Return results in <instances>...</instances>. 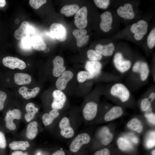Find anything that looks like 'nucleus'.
<instances>
[{
    "mask_svg": "<svg viewBox=\"0 0 155 155\" xmlns=\"http://www.w3.org/2000/svg\"><path fill=\"white\" fill-rule=\"evenodd\" d=\"M132 69L133 72L140 74L141 79L142 81H144L147 79L150 72L147 63L142 61L135 62L133 66Z\"/></svg>",
    "mask_w": 155,
    "mask_h": 155,
    "instance_id": "11",
    "label": "nucleus"
},
{
    "mask_svg": "<svg viewBox=\"0 0 155 155\" xmlns=\"http://www.w3.org/2000/svg\"><path fill=\"white\" fill-rule=\"evenodd\" d=\"M49 50H50L49 48L47 47H46V48H45V49L44 51L45 53H47L49 51Z\"/></svg>",
    "mask_w": 155,
    "mask_h": 155,
    "instance_id": "54",
    "label": "nucleus"
},
{
    "mask_svg": "<svg viewBox=\"0 0 155 155\" xmlns=\"http://www.w3.org/2000/svg\"><path fill=\"white\" fill-rule=\"evenodd\" d=\"M102 68V64L98 61H88L85 65L86 70L93 74L94 77L100 74Z\"/></svg>",
    "mask_w": 155,
    "mask_h": 155,
    "instance_id": "19",
    "label": "nucleus"
},
{
    "mask_svg": "<svg viewBox=\"0 0 155 155\" xmlns=\"http://www.w3.org/2000/svg\"><path fill=\"white\" fill-rule=\"evenodd\" d=\"M37 126L38 123L35 121L28 124L26 130V135L28 138L32 139L36 136L38 132Z\"/></svg>",
    "mask_w": 155,
    "mask_h": 155,
    "instance_id": "25",
    "label": "nucleus"
},
{
    "mask_svg": "<svg viewBox=\"0 0 155 155\" xmlns=\"http://www.w3.org/2000/svg\"><path fill=\"white\" fill-rule=\"evenodd\" d=\"M79 9V6L76 4L64 6L61 10V13L67 17L72 16L75 14Z\"/></svg>",
    "mask_w": 155,
    "mask_h": 155,
    "instance_id": "24",
    "label": "nucleus"
},
{
    "mask_svg": "<svg viewBox=\"0 0 155 155\" xmlns=\"http://www.w3.org/2000/svg\"><path fill=\"white\" fill-rule=\"evenodd\" d=\"M87 9L86 6L79 9L75 13L74 17V24L79 29H83L87 26Z\"/></svg>",
    "mask_w": 155,
    "mask_h": 155,
    "instance_id": "7",
    "label": "nucleus"
},
{
    "mask_svg": "<svg viewBox=\"0 0 155 155\" xmlns=\"http://www.w3.org/2000/svg\"><path fill=\"white\" fill-rule=\"evenodd\" d=\"M148 24L146 21L141 20L133 24L130 28L131 31L134 34V37L137 40H142L147 33Z\"/></svg>",
    "mask_w": 155,
    "mask_h": 155,
    "instance_id": "3",
    "label": "nucleus"
},
{
    "mask_svg": "<svg viewBox=\"0 0 155 155\" xmlns=\"http://www.w3.org/2000/svg\"><path fill=\"white\" fill-rule=\"evenodd\" d=\"M132 141L135 143H137L138 142V140L136 137L133 138L132 139Z\"/></svg>",
    "mask_w": 155,
    "mask_h": 155,
    "instance_id": "53",
    "label": "nucleus"
},
{
    "mask_svg": "<svg viewBox=\"0 0 155 155\" xmlns=\"http://www.w3.org/2000/svg\"><path fill=\"white\" fill-rule=\"evenodd\" d=\"M92 73L87 71H81L77 75V80L80 83H83L85 81L92 79L94 78Z\"/></svg>",
    "mask_w": 155,
    "mask_h": 155,
    "instance_id": "29",
    "label": "nucleus"
},
{
    "mask_svg": "<svg viewBox=\"0 0 155 155\" xmlns=\"http://www.w3.org/2000/svg\"><path fill=\"white\" fill-rule=\"evenodd\" d=\"M6 146V142L4 135L0 131V148H5Z\"/></svg>",
    "mask_w": 155,
    "mask_h": 155,
    "instance_id": "41",
    "label": "nucleus"
},
{
    "mask_svg": "<svg viewBox=\"0 0 155 155\" xmlns=\"http://www.w3.org/2000/svg\"><path fill=\"white\" fill-rule=\"evenodd\" d=\"M87 55L88 58L90 61H98L102 58V55L96 50L90 49L87 52Z\"/></svg>",
    "mask_w": 155,
    "mask_h": 155,
    "instance_id": "31",
    "label": "nucleus"
},
{
    "mask_svg": "<svg viewBox=\"0 0 155 155\" xmlns=\"http://www.w3.org/2000/svg\"><path fill=\"white\" fill-rule=\"evenodd\" d=\"M100 29L105 32H108L112 29L113 17L111 13L109 11L103 13L100 15Z\"/></svg>",
    "mask_w": 155,
    "mask_h": 155,
    "instance_id": "13",
    "label": "nucleus"
},
{
    "mask_svg": "<svg viewBox=\"0 0 155 155\" xmlns=\"http://www.w3.org/2000/svg\"><path fill=\"white\" fill-rule=\"evenodd\" d=\"M52 155H65V154L63 151L60 150L55 152Z\"/></svg>",
    "mask_w": 155,
    "mask_h": 155,
    "instance_id": "49",
    "label": "nucleus"
},
{
    "mask_svg": "<svg viewBox=\"0 0 155 155\" xmlns=\"http://www.w3.org/2000/svg\"><path fill=\"white\" fill-rule=\"evenodd\" d=\"M127 126L130 129L140 133L142 129V125L141 122L137 118H133L127 123Z\"/></svg>",
    "mask_w": 155,
    "mask_h": 155,
    "instance_id": "27",
    "label": "nucleus"
},
{
    "mask_svg": "<svg viewBox=\"0 0 155 155\" xmlns=\"http://www.w3.org/2000/svg\"><path fill=\"white\" fill-rule=\"evenodd\" d=\"M35 30L30 25L29 23L24 21L15 31L14 36L16 40H20L27 37H32L35 34Z\"/></svg>",
    "mask_w": 155,
    "mask_h": 155,
    "instance_id": "1",
    "label": "nucleus"
},
{
    "mask_svg": "<svg viewBox=\"0 0 155 155\" xmlns=\"http://www.w3.org/2000/svg\"><path fill=\"white\" fill-rule=\"evenodd\" d=\"M28 89L26 86H23L20 88L19 89V92L23 97L26 99H29L31 97L30 92L28 91Z\"/></svg>",
    "mask_w": 155,
    "mask_h": 155,
    "instance_id": "35",
    "label": "nucleus"
},
{
    "mask_svg": "<svg viewBox=\"0 0 155 155\" xmlns=\"http://www.w3.org/2000/svg\"><path fill=\"white\" fill-rule=\"evenodd\" d=\"M152 154L153 155H155V150H154L152 151Z\"/></svg>",
    "mask_w": 155,
    "mask_h": 155,
    "instance_id": "56",
    "label": "nucleus"
},
{
    "mask_svg": "<svg viewBox=\"0 0 155 155\" xmlns=\"http://www.w3.org/2000/svg\"><path fill=\"white\" fill-rule=\"evenodd\" d=\"M22 40H23L22 43L23 46L27 48L30 47L31 45V38L27 37Z\"/></svg>",
    "mask_w": 155,
    "mask_h": 155,
    "instance_id": "45",
    "label": "nucleus"
},
{
    "mask_svg": "<svg viewBox=\"0 0 155 155\" xmlns=\"http://www.w3.org/2000/svg\"><path fill=\"white\" fill-rule=\"evenodd\" d=\"M73 73L69 71H65L57 80L55 86L60 90H63L66 88L67 84L73 78Z\"/></svg>",
    "mask_w": 155,
    "mask_h": 155,
    "instance_id": "15",
    "label": "nucleus"
},
{
    "mask_svg": "<svg viewBox=\"0 0 155 155\" xmlns=\"http://www.w3.org/2000/svg\"><path fill=\"white\" fill-rule=\"evenodd\" d=\"M15 83L19 85L29 84L31 81V78L29 74L21 73H16L14 75Z\"/></svg>",
    "mask_w": 155,
    "mask_h": 155,
    "instance_id": "22",
    "label": "nucleus"
},
{
    "mask_svg": "<svg viewBox=\"0 0 155 155\" xmlns=\"http://www.w3.org/2000/svg\"><path fill=\"white\" fill-rule=\"evenodd\" d=\"M90 140V137L88 134L86 133L79 134L72 141L69 146L70 150L73 152H77L82 146L88 143Z\"/></svg>",
    "mask_w": 155,
    "mask_h": 155,
    "instance_id": "4",
    "label": "nucleus"
},
{
    "mask_svg": "<svg viewBox=\"0 0 155 155\" xmlns=\"http://www.w3.org/2000/svg\"><path fill=\"white\" fill-rule=\"evenodd\" d=\"M53 74L55 77H59L66 70V68L64 66V59L62 57L57 56L53 60Z\"/></svg>",
    "mask_w": 155,
    "mask_h": 155,
    "instance_id": "16",
    "label": "nucleus"
},
{
    "mask_svg": "<svg viewBox=\"0 0 155 155\" xmlns=\"http://www.w3.org/2000/svg\"><path fill=\"white\" fill-rule=\"evenodd\" d=\"M111 94L119 98L123 102L129 98L130 93L127 87L122 83H117L113 85L110 89Z\"/></svg>",
    "mask_w": 155,
    "mask_h": 155,
    "instance_id": "2",
    "label": "nucleus"
},
{
    "mask_svg": "<svg viewBox=\"0 0 155 155\" xmlns=\"http://www.w3.org/2000/svg\"><path fill=\"white\" fill-rule=\"evenodd\" d=\"M155 98V93L154 92H152L150 94L148 98L151 102L153 101Z\"/></svg>",
    "mask_w": 155,
    "mask_h": 155,
    "instance_id": "51",
    "label": "nucleus"
},
{
    "mask_svg": "<svg viewBox=\"0 0 155 155\" xmlns=\"http://www.w3.org/2000/svg\"><path fill=\"white\" fill-rule=\"evenodd\" d=\"M97 104L94 102H88L84 106L82 111L84 118L87 121H91L93 119L97 113Z\"/></svg>",
    "mask_w": 155,
    "mask_h": 155,
    "instance_id": "12",
    "label": "nucleus"
},
{
    "mask_svg": "<svg viewBox=\"0 0 155 155\" xmlns=\"http://www.w3.org/2000/svg\"><path fill=\"white\" fill-rule=\"evenodd\" d=\"M150 138L147 141L146 145L149 148H152L155 146V132H152L150 134Z\"/></svg>",
    "mask_w": 155,
    "mask_h": 155,
    "instance_id": "38",
    "label": "nucleus"
},
{
    "mask_svg": "<svg viewBox=\"0 0 155 155\" xmlns=\"http://www.w3.org/2000/svg\"><path fill=\"white\" fill-rule=\"evenodd\" d=\"M40 90V88L38 87H36L31 90L30 92L31 97L34 98L38 93Z\"/></svg>",
    "mask_w": 155,
    "mask_h": 155,
    "instance_id": "47",
    "label": "nucleus"
},
{
    "mask_svg": "<svg viewBox=\"0 0 155 155\" xmlns=\"http://www.w3.org/2000/svg\"><path fill=\"white\" fill-rule=\"evenodd\" d=\"M49 114L55 119L57 117L59 114V112L57 110L53 109L51 111Z\"/></svg>",
    "mask_w": 155,
    "mask_h": 155,
    "instance_id": "48",
    "label": "nucleus"
},
{
    "mask_svg": "<svg viewBox=\"0 0 155 155\" xmlns=\"http://www.w3.org/2000/svg\"><path fill=\"white\" fill-rule=\"evenodd\" d=\"M117 13L120 17L125 19L131 20L135 16L133 6L129 3H126L123 6H120L117 9Z\"/></svg>",
    "mask_w": 155,
    "mask_h": 155,
    "instance_id": "14",
    "label": "nucleus"
},
{
    "mask_svg": "<svg viewBox=\"0 0 155 155\" xmlns=\"http://www.w3.org/2000/svg\"><path fill=\"white\" fill-rule=\"evenodd\" d=\"M31 45L33 49L38 51H44L46 45L42 38L38 35L31 38Z\"/></svg>",
    "mask_w": 155,
    "mask_h": 155,
    "instance_id": "23",
    "label": "nucleus"
},
{
    "mask_svg": "<svg viewBox=\"0 0 155 155\" xmlns=\"http://www.w3.org/2000/svg\"><path fill=\"white\" fill-rule=\"evenodd\" d=\"M29 146V144L28 142L23 141H14L9 144V147L14 150L20 149L25 150Z\"/></svg>",
    "mask_w": 155,
    "mask_h": 155,
    "instance_id": "26",
    "label": "nucleus"
},
{
    "mask_svg": "<svg viewBox=\"0 0 155 155\" xmlns=\"http://www.w3.org/2000/svg\"><path fill=\"white\" fill-rule=\"evenodd\" d=\"M87 33V30L85 29H75L73 31V34L76 40L77 46L81 47L87 43L89 37L88 35H86Z\"/></svg>",
    "mask_w": 155,
    "mask_h": 155,
    "instance_id": "17",
    "label": "nucleus"
},
{
    "mask_svg": "<svg viewBox=\"0 0 155 155\" xmlns=\"http://www.w3.org/2000/svg\"><path fill=\"white\" fill-rule=\"evenodd\" d=\"M148 121L153 125L155 123V115L152 113L146 114L145 115Z\"/></svg>",
    "mask_w": 155,
    "mask_h": 155,
    "instance_id": "43",
    "label": "nucleus"
},
{
    "mask_svg": "<svg viewBox=\"0 0 155 155\" xmlns=\"http://www.w3.org/2000/svg\"><path fill=\"white\" fill-rule=\"evenodd\" d=\"M13 119L11 111H9L7 112L5 117V126L7 129L12 130L16 129V125L13 122Z\"/></svg>",
    "mask_w": 155,
    "mask_h": 155,
    "instance_id": "30",
    "label": "nucleus"
},
{
    "mask_svg": "<svg viewBox=\"0 0 155 155\" xmlns=\"http://www.w3.org/2000/svg\"><path fill=\"white\" fill-rule=\"evenodd\" d=\"M11 155H29L26 153H24L21 151H15L13 152Z\"/></svg>",
    "mask_w": 155,
    "mask_h": 155,
    "instance_id": "50",
    "label": "nucleus"
},
{
    "mask_svg": "<svg viewBox=\"0 0 155 155\" xmlns=\"http://www.w3.org/2000/svg\"><path fill=\"white\" fill-rule=\"evenodd\" d=\"M6 4V1L5 0H0V7H4Z\"/></svg>",
    "mask_w": 155,
    "mask_h": 155,
    "instance_id": "52",
    "label": "nucleus"
},
{
    "mask_svg": "<svg viewBox=\"0 0 155 155\" xmlns=\"http://www.w3.org/2000/svg\"><path fill=\"white\" fill-rule=\"evenodd\" d=\"M36 113L34 112L27 113L24 116V118L27 122L30 121L34 117Z\"/></svg>",
    "mask_w": 155,
    "mask_h": 155,
    "instance_id": "46",
    "label": "nucleus"
},
{
    "mask_svg": "<svg viewBox=\"0 0 155 155\" xmlns=\"http://www.w3.org/2000/svg\"><path fill=\"white\" fill-rule=\"evenodd\" d=\"M94 155H110V152L107 148H104L95 152Z\"/></svg>",
    "mask_w": 155,
    "mask_h": 155,
    "instance_id": "42",
    "label": "nucleus"
},
{
    "mask_svg": "<svg viewBox=\"0 0 155 155\" xmlns=\"http://www.w3.org/2000/svg\"><path fill=\"white\" fill-rule=\"evenodd\" d=\"M36 155H41V153L40 152L38 153Z\"/></svg>",
    "mask_w": 155,
    "mask_h": 155,
    "instance_id": "57",
    "label": "nucleus"
},
{
    "mask_svg": "<svg viewBox=\"0 0 155 155\" xmlns=\"http://www.w3.org/2000/svg\"><path fill=\"white\" fill-rule=\"evenodd\" d=\"M59 127L61 129L60 134L63 137L69 138L74 135V130L71 127L67 117H65L62 119L59 123Z\"/></svg>",
    "mask_w": 155,
    "mask_h": 155,
    "instance_id": "10",
    "label": "nucleus"
},
{
    "mask_svg": "<svg viewBox=\"0 0 155 155\" xmlns=\"http://www.w3.org/2000/svg\"><path fill=\"white\" fill-rule=\"evenodd\" d=\"M115 50L114 44L110 43L106 45L98 44L95 47V50L102 55L105 57L110 56L113 53Z\"/></svg>",
    "mask_w": 155,
    "mask_h": 155,
    "instance_id": "20",
    "label": "nucleus"
},
{
    "mask_svg": "<svg viewBox=\"0 0 155 155\" xmlns=\"http://www.w3.org/2000/svg\"><path fill=\"white\" fill-rule=\"evenodd\" d=\"M12 116L14 119H19L21 117V113L18 109H14L11 111Z\"/></svg>",
    "mask_w": 155,
    "mask_h": 155,
    "instance_id": "44",
    "label": "nucleus"
},
{
    "mask_svg": "<svg viewBox=\"0 0 155 155\" xmlns=\"http://www.w3.org/2000/svg\"><path fill=\"white\" fill-rule=\"evenodd\" d=\"M117 144L119 148L122 151L129 150L133 148L132 145L130 142L123 137H120L118 138Z\"/></svg>",
    "mask_w": 155,
    "mask_h": 155,
    "instance_id": "28",
    "label": "nucleus"
},
{
    "mask_svg": "<svg viewBox=\"0 0 155 155\" xmlns=\"http://www.w3.org/2000/svg\"><path fill=\"white\" fill-rule=\"evenodd\" d=\"M7 97L6 93L0 90V111L2 110L4 107V104Z\"/></svg>",
    "mask_w": 155,
    "mask_h": 155,
    "instance_id": "40",
    "label": "nucleus"
},
{
    "mask_svg": "<svg viewBox=\"0 0 155 155\" xmlns=\"http://www.w3.org/2000/svg\"><path fill=\"white\" fill-rule=\"evenodd\" d=\"M25 109L27 113L34 112L36 113L38 111V108L35 107L34 104L31 102L28 103L26 105Z\"/></svg>",
    "mask_w": 155,
    "mask_h": 155,
    "instance_id": "39",
    "label": "nucleus"
},
{
    "mask_svg": "<svg viewBox=\"0 0 155 155\" xmlns=\"http://www.w3.org/2000/svg\"><path fill=\"white\" fill-rule=\"evenodd\" d=\"M94 1L98 7L102 9H106L110 3L109 0H94Z\"/></svg>",
    "mask_w": 155,
    "mask_h": 155,
    "instance_id": "33",
    "label": "nucleus"
},
{
    "mask_svg": "<svg viewBox=\"0 0 155 155\" xmlns=\"http://www.w3.org/2000/svg\"><path fill=\"white\" fill-rule=\"evenodd\" d=\"M147 44L150 49L155 46V28L154 27L150 31L147 38Z\"/></svg>",
    "mask_w": 155,
    "mask_h": 155,
    "instance_id": "32",
    "label": "nucleus"
},
{
    "mask_svg": "<svg viewBox=\"0 0 155 155\" xmlns=\"http://www.w3.org/2000/svg\"><path fill=\"white\" fill-rule=\"evenodd\" d=\"M50 35L61 42L65 41L67 38V31L65 27L62 24L53 23L49 28Z\"/></svg>",
    "mask_w": 155,
    "mask_h": 155,
    "instance_id": "5",
    "label": "nucleus"
},
{
    "mask_svg": "<svg viewBox=\"0 0 155 155\" xmlns=\"http://www.w3.org/2000/svg\"><path fill=\"white\" fill-rule=\"evenodd\" d=\"M98 137L101 143L104 145L108 144L113 138V134L106 127H103L100 129L98 133Z\"/></svg>",
    "mask_w": 155,
    "mask_h": 155,
    "instance_id": "18",
    "label": "nucleus"
},
{
    "mask_svg": "<svg viewBox=\"0 0 155 155\" xmlns=\"http://www.w3.org/2000/svg\"><path fill=\"white\" fill-rule=\"evenodd\" d=\"M42 118L43 123L45 126L50 125L54 119L48 113L43 114Z\"/></svg>",
    "mask_w": 155,
    "mask_h": 155,
    "instance_id": "36",
    "label": "nucleus"
},
{
    "mask_svg": "<svg viewBox=\"0 0 155 155\" xmlns=\"http://www.w3.org/2000/svg\"><path fill=\"white\" fill-rule=\"evenodd\" d=\"M53 100L51 104L53 109H60L64 106L66 100L64 93L59 90H54L52 94Z\"/></svg>",
    "mask_w": 155,
    "mask_h": 155,
    "instance_id": "9",
    "label": "nucleus"
},
{
    "mask_svg": "<svg viewBox=\"0 0 155 155\" xmlns=\"http://www.w3.org/2000/svg\"><path fill=\"white\" fill-rule=\"evenodd\" d=\"M113 63L116 68L121 73L128 70L131 66V61L125 59L122 54L120 52L116 53L113 58Z\"/></svg>",
    "mask_w": 155,
    "mask_h": 155,
    "instance_id": "6",
    "label": "nucleus"
},
{
    "mask_svg": "<svg viewBox=\"0 0 155 155\" xmlns=\"http://www.w3.org/2000/svg\"><path fill=\"white\" fill-rule=\"evenodd\" d=\"M3 65L11 69L18 68L21 70L24 69L26 64L24 62L19 59L11 56H7L2 60Z\"/></svg>",
    "mask_w": 155,
    "mask_h": 155,
    "instance_id": "8",
    "label": "nucleus"
},
{
    "mask_svg": "<svg viewBox=\"0 0 155 155\" xmlns=\"http://www.w3.org/2000/svg\"><path fill=\"white\" fill-rule=\"evenodd\" d=\"M151 105V101L148 98L143 99L141 102V108L142 111H145L148 110Z\"/></svg>",
    "mask_w": 155,
    "mask_h": 155,
    "instance_id": "37",
    "label": "nucleus"
},
{
    "mask_svg": "<svg viewBox=\"0 0 155 155\" xmlns=\"http://www.w3.org/2000/svg\"><path fill=\"white\" fill-rule=\"evenodd\" d=\"M123 110L119 106H116L112 108L105 114L104 119L105 121H109L120 117L123 114Z\"/></svg>",
    "mask_w": 155,
    "mask_h": 155,
    "instance_id": "21",
    "label": "nucleus"
},
{
    "mask_svg": "<svg viewBox=\"0 0 155 155\" xmlns=\"http://www.w3.org/2000/svg\"><path fill=\"white\" fill-rule=\"evenodd\" d=\"M19 20L18 19H16L15 21V22L16 24H18L19 23Z\"/></svg>",
    "mask_w": 155,
    "mask_h": 155,
    "instance_id": "55",
    "label": "nucleus"
},
{
    "mask_svg": "<svg viewBox=\"0 0 155 155\" xmlns=\"http://www.w3.org/2000/svg\"><path fill=\"white\" fill-rule=\"evenodd\" d=\"M46 2L45 0H30L29 1L30 6L34 9L39 8Z\"/></svg>",
    "mask_w": 155,
    "mask_h": 155,
    "instance_id": "34",
    "label": "nucleus"
}]
</instances>
